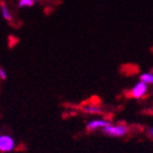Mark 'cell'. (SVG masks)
<instances>
[{"mask_svg":"<svg viewBox=\"0 0 153 153\" xmlns=\"http://www.w3.org/2000/svg\"><path fill=\"white\" fill-rule=\"evenodd\" d=\"M38 1H42V0H34V2H38Z\"/></svg>","mask_w":153,"mask_h":153,"instance_id":"8fae6325","label":"cell"},{"mask_svg":"<svg viewBox=\"0 0 153 153\" xmlns=\"http://www.w3.org/2000/svg\"><path fill=\"white\" fill-rule=\"evenodd\" d=\"M102 133L108 135V136H114V137H121L129 132V128L126 124H111L108 127L103 128Z\"/></svg>","mask_w":153,"mask_h":153,"instance_id":"6da1fadb","label":"cell"},{"mask_svg":"<svg viewBox=\"0 0 153 153\" xmlns=\"http://www.w3.org/2000/svg\"><path fill=\"white\" fill-rule=\"evenodd\" d=\"M148 135L153 138V128H149L148 129Z\"/></svg>","mask_w":153,"mask_h":153,"instance_id":"30bf717a","label":"cell"},{"mask_svg":"<svg viewBox=\"0 0 153 153\" xmlns=\"http://www.w3.org/2000/svg\"><path fill=\"white\" fill-rule=\"evenodd\" d=\"M0 11H1V15H2V17L5 20L11 22L13 19L12 13H11V11H10V9L7 7V5L5 4V3H1V5H0Z\"/></svg>","mask_w":153,"mask_h":153,"instance_id":"5b68a950","label":"cell"},{"mask_svg":"<svg viewBox=\"0 0 153 153\" xmlns=\"http://www.w3.org/2000/svg\"><path fill=\"white\" fill-rule=\"evenodd\" d=\"M15 146H16V143L12 136L7 134L0 135V152H11L15 149Z\"/></svg>","mask_w":153,"mask_h":153,"instance_id":"7a4b0ae2","label":"cell"},{"mask_svg":"<svg viewBox=\"0 0 153 153\" xmlns=\"http://www.w3.org/2000/svg\"><path fill=\"white\" fill-rule=\"evenodd\" d=\"M0 79L2 80L7 79V72H5V70L3 69L2 67H0Z\"/></svg>","mask_w":153,"mask_h":153,"instance_id":"9c48e42d","label":"cell"},{"mask_svg":"<svg viewBox=\"0 0 153 153\" xmlns=\"http://www.w3.org/2000/svg\"><path fill=\"white\" fill-rule=\"evenodd\" d=\"M112 122L108 120H103V119H95L91 120L87 122L86 124V129L88 131H96V130H102L103 128H106L108 126H111Z\"/></svg>","mask_w":153,"mask_h":153,"instance_id":"277c9868","label":"cell"},{"mask_svg":"<svg viewBox=\"0 0 153 153\" xmlns=\"http://www.w3.org/2000/svg\"><path fill=\"white\" fill-rule=\"evenodd\" d=\"M34 0H18L19 7H31L34 5Z\"/></svg>","mask_w":153,"mask_h":153,"instance_id":"ba28073f","label":"cell"},{"mask_svg":"<svg viewBox=\"0 0 153 153\" xmlns=\"http://www.w3.org/2000/svg\"><path fill=\"white\" fill-rule=\"evenodd\" d=\"M140 81L146 83L147 85L148 84H152L153 85V74H150V72H145L140 76Z\"/></svg>","mask_w":153,"mask_h":153,"instance_id":"52a82bcc","label":"cell"},{"mask_svg":"<svg viewBox=\"0 0 153 153\" xmlns=\"http://www.w3.org/2000/svg\"><path fill=\"white\" fill-rule=\"evenodd\" d=\"M147 91H148V85H147L146 83H143V82L139 81L138 83H136V85L131 89L130 95H131V97H133V98H135V99H140L146 95Z\"/></svg>","mask_w":153,"mask_h":153,"instance_id":"3957f363","label":"cell"},{"mask_svg":"<svg viewBox=\"0 0 153 153\" xmlns=\"http://www.w3.org/2000/svg\"><path fill=\"white\" fill-rule=\"evenodd\" d=\"M83 111L85 113H88V114H97V113H100L101 112V108L99 105H96V104H87L85 106H83Z\"/></svg>","mask_w":153,"mask_h":153,"instance_id":"8992f818","label":"cell"}]
</instances>
